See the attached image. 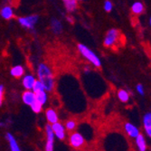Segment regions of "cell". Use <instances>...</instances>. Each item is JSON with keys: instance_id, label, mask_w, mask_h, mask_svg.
Segmentation results:
<instances>
[{"instance_id": "277c9868", "label": "cell", "mask_w": 151, "mask_h": 151, "mask_svg": "<svg viewBox=\"0 0 151 151\" xmlns=\"http://www.w3.org/2000/svg\"><path fill=\"white\" fill-rule=\"evenodd\" d=\"M39 17L37 15H31L27 17H21L18 18V23L21 26L24 28L28 29V30H33L35 29V24L38 23Z\"/></svg>"}, {"instance_id": "f546056e", "label": "cell", "mask_w": 151, "mask_h": 151, "mask_svg": "<svg viewBox=\"0 0 151 151\" xmlns=\"http://www.w3.org/2000/svg\"><path fill=\"white\" fill-rule=\"evenodd\" d=\"M77 2H79V1H83V0H76Z\"/></svg>"}, {"instance_id": "7c38bea8", "label": "cell", "mask_w": 151, "mask_h": 151, "mask_svg": "<svg viewBox=\"0 0 151 151\" xmlns=\"http://www.w3.org/2000/svg\"><path fill=\"white\" fill-rule=\"evenodd\" d=\"M124 129H125L126 133L128 134V136L130 137V138H133V139L137 138V137L140 134L139 129L137 128L135 125H133L132 123H129V122H127L124 125Z\"/></svg>"}, {"instance_id": "5bb4252c", "label": "cell", "mask_w": 151, "mask_h": 151, "mask_svg": "<svg viewBox=\"0 0 151 151\" xmlns=\"http://www.w3.org/2000/svg\"><path fill=\"white\" fill-rule=\"evenodd\" d=\"M131 12L136 16H140L145 11V6L141 1H136L131 5Z\"/></svg>"}, {"instance_id": "d6986e66", "label": "cell", "mask_w": 151, "mask_h": 151, "mask_svg": "<svg viewBox=\"0 0 151 151\" xmlns=\"http://www.w3.org/2000/svg\"><path fill=\"white\" fill-rule=\"evenodd\" d=\"M63 5L67 12L72 13L77 9V1L76 0H63Z\"/></svg>"}, {"instance_id": "52a82bcc", "label": "cell", "mask_w": 151, "mask_h": 151, "mask_svg": "<svg viewBox=\"0 0 151 151\" xmlns=\"http://www.w3.org/2000/svg\"><path fill=\"white\" fill-rule=\"evenodd\" d=\"M51 127H52V129L54 136H55L56 138H58L61 140L64 139V138H65V129L61 122L53 123V124L51 125Z\"/></svg>"}, {"instance_id": "9a60e30c", "label": "cell", "mask_w": 151, "mask_h": 151, "mask_svg": "<svg viewBox=\"0 0 151 151\" xmlns=\"http://www.w3.org/2000/svg\"><path fill=\"white\" fill-rule=\"evenodd\" d=\"M143 125L147 135L151 138V112L145 114L143 118Z\"/></svg>"}, {"instance_id": "3957f363", "label": "cell", "mask_w": 151, "mask_h": 151, "mask_svg": "<svg viewBox=\"0 0 151 151\" xmlns=\"http://www.w3.org/2000/svg\"><path fill=\"white\" fill-rule=\"evenodd\" d=\"M121 38L122 35L120 32L116 28H111L106 33L103 39V45L105 47L108 48L117 47L121 43Z\"/></svg>"}, {"instance_id": "d4e9b609", "label": "cell", "mask_w": 151, "mask_h": 151, "mask_svg": "<svg viewBox=\"0 0 151 151\" xmlns=\"http://www.w3.org/2000/svg\"><path fill=\"white\" fill-rule=\"evenodd\" d=\"M103 7H104V10L108 13L111 12V10L113 9V5H112V2L109 1V0H105L104 1V4H103Z\"/></svg>"}, {"instance_id": "ffe728a7", "label": "cell", "mask_w": 151, "mask_h": 151, "mask_svg": "<svg viewBox=\"0 0 151 151\" xmlns=\"http://www.w3.org/2000/svg\"><path fill=\"white\" fill-rule=\"evenodd\" d=\"M118 98L119 100L121 101V102H128L129 100V93L128 91L124 90V89H121V90H119L118 92Z\"/></svg>"}, {"instance_id": "8fae6325", "label": "cell", "mask_w": 151, "mask_h": 151, "mask_svg": "<svg viewBox=\"0 0 151 151\" xmlns=\"http://www.w3.org/2000/svg\"><path fill=\"white\" fill-rule=\"evenodd\" d=\"M0 16L2 17L5 20H10L14 17H15V13H14V9L11 6L6 5L4 6L1 10H0Z\"/></svg>"}, {"instance_id": "e0dca14e", "label": "cell", "mask_w": 151, "mask_h": 151, "mask_svg": "<svg viewBox=\"0 0 151 151\" xmlns=\"http://www.w3.org/2000/svg\"><path fill=\"white\" fill-rule=\"evenodd\" d=\"M135 139H136V145L139 151H147V142L143 135L139 134L137 138H135Z\"/></svg>"}, {"instance_id": "ac0fdd59", "label": "cell", "mask_w": 151, "mask_h": 151, "mask_svg": "<svg viewBox=\"0 0 151 151\" xmlns=\"http://www.w3.org/2000/svg\"><path fill=\"white\" fill-rule=\"evenodd\" d=\"M6 139L9 142L11 151H21V149H20V147H19L16 139L14 138V136L12 134H10V133L6 134Z\"/></svg>"}, {"instance_id": "7a4b0ae2", "label": "cell", "mask_w": 151, "mask_h": 151, "mask_svg": "<svg viewBox=\"0 0 151 151\" xmlns=\"http://www.w3.org/2000/svg\"><path fill=\"white\" fill-rule=\"evenodd\" d=\"M77 49L81 55L83 57L86 61H88L93 67L101 68V61L100 57L97 55V53L94 52L91 48L83 44H78Z\"/></svg>"}, {"instance_id": "9c48e42d", "label": "cell", "mask_w": 151, "mask_h": 151, "mask_svg": "<svg viewBox=\"0 0 151 151\" xmlns=\"http://www.w3.org/2000/svg\"><path fill=\"white\" fill-rule=\"evenodd\" d=\"M36 79L33 74H26L23 76L22 79V84L24 86V88L25 90H29L32 91L34 85H35V82Z\"/></svg>"}, {"instance_id": "30bf717a", "label": "cell", "mask_w": 151, "mask_h": 151, "mask_svg": "<svg viewBox=\"0 0 151 151\" xmlns=\"http://www.w3.org/2000/svg\"><path fill=\"white\" fill-rule=\"evenodd\" d=\"M22 100L23 102L28 106H31V104L33 102H35L36 101L35 98V93L33 91H29V90H26L25 91L23 92L22 95Z\"/></svg>"}, {"instance_id": "cb8c5ba5", "label": "cell", "mask_w": 151, "mask_h": 151, "mask_svg": "<svg viewBox=\"0 0 151 151\" xmlns=\"http://www.w3.org/2000/svg\"><path fill=\"white\" fill-rule=\"evenodd\" d=\"M66 129L69 130V131H73L76 129L77 127V123L74 119H69L66 121V124H65Z\"/></svg>"}, {"instance_id": "2e32d148", "label": "cell", "mask_w": 151, "mask_h": 151, "mask_svg": "<svg viewBox=\"0 0 151 151\" xmlns=\"http://www.w3.org/2000/svg\"><path fill=\"white\" fill-rule=\"evenodd\" d=\"M10 74L14 78H21L24 74V68L22 65H15L11 68Z\"/></svg>"}, {"instance_id": "603a6c76", "label": "cell", "mask_w": 151, "mask_h": 151, "mask_svg": "<svg viewBox=\"0 0 151 151\" xmlns=\"http://www.w3.org/2000/svg\"><path fill=\"white\" fill-rule=\"evenodd\" d=\"M30 107H31L32 111L35 113H40L41 111H42V109H43V105L41 104L40 102H38L37 101H35V102H33Z\"/></svg>"}, {"instance_id": "484cf974", "label": "cell", "mask_w": 151, "mask_h": 151, "mask_svg": "<svg viewBox=\"0 0 151 151\" xmlns=\"http://www.w3.org/2000/svg\"><path fill=\"white\" fill-rule=\"evenodd\" d=\"M137 91H138L139 94H140V95H144L145 90H144V87H143L142 84H138V85H137Z\"/></svg>"}, {"instance_id": "7402d4cb", "label": "cell", "mask_w": 151, "mask_h": 151, "mask_svg": "<svg viewBox=\"0 0 151 151\" xmlns=\"http://www.w3.org/2000/svg\"><path fill=\"white\" fill-rule=\"evenodd\" d=\"M32 91H33L35 93H38V92H40V91H45V87H44V85H43L42 82H41L39 80H36L35 82V85H34V87H33V89H32Z\"/></svg>"}, {"instance_id": "44dd1931", "label": "cell", "mask_w": 151, "mask_h": 151, "mask_svg": "<svg viewBox=\"0 0 151 151\" xmlns=\"http://www.w3.org/2000/svg\"><path fill=\"white\" fill-rule=\"evenodd\" d=\"M35 98H36V101L38 102H40L42 105H45L48 100L47 92L45 91H40L38 93H35Z\"/></svg>"}, {"instance_id": "4316f807", "label": "cell", "mask_w": 151, "mask_h": 151, "mask_svg": "<svg viewBox=\"0 0 151 151\" xmlns=\"http://www.w3.org/2000/svg\"><path fill=\"white\" fill-rule=\"evenodd\" d=\"M3 98H4V86L0 85V106L2 105Z\"/></svg>"}, {"instance_id": "ba28073f", "label": "cell", "mask_w": 151, "mask_h": 151, "mask_svg": "<svg viewBox=\"0 0 151 151\" xmlns=\"http://www.w3.org/2000/svg\"><path fill=\"white\" fill-rule=\"evenodd\" d=\"M50 26H51V30L52 32L54 34V35H61L63 33V25L62 24V22L55 18V17H53L50 20Z\"/></svg>"}, {"instance_id": "83f0119b", "label": "cell", "mask_w": 151, "mask_h": 151, "mask_svg": "<svg viewBox=\"0 0 151 151\" xmlns=\"http://www.w3.org/2000/svg\"><path fill=\"white\" fill-rule=\"evenodd\" d=\"M66 20H67L68 22H69L70 24H73V23H74V19H73V17H71V16L66 17Z\"/></svg>"}, {"instance_id": "8992f818", "label": "cell", "mask_w": 151, "mask_h": 151, "mask_svg": "<svg viewBox=\"0 0 151 151\" xmlns=\"http://www.w3.org/2000/svg\"><path fill=\"white\" fill-rule=\"evenodd\" d=\"M45 132H46V144L45 150V151H53V143H54V134L52 132L51 125H46L45 127Z\"/></svg>"}, {"instance_id": "6da1fadb", "label": "cell", "mask_w": 151, "mask_h": 151, "mask_svg": "<svg viewBox=\"0 0 151 151\" xmlns=\"http://www.w3.org/2000/svg\"><path fill=\"white\" fill-rule=\"evenodd\" d=\"M37 77L43 83L46 92H52L55 89V79H54L53 72L47 63H41L38 64Z\"/></svg>"}, {"instance_id": "4fadbf2b", "label": "cell", "mask_w": 151, "mask_h": 151, "mask_svg": "<svg viewBox=\"0 0 151 151\" xmlns=\"http://www.w3.org/2000/svg\"><path fill=\"white\" fill-rule=\"evenodd\" d=\"M45 117L49 123L53 124V123L58 122V114L55 111V109L52 108H49L45 111Z\"/></svg>"}, {"instance_id": "f1b7e54d", "label": "cell", "mask_w": 151, "mask_h": 151, "mask_svg": "<svg viewBox=\"0 0 151 151\" xmlns=\"http://www.w3.org/2000/svg\"><path fill=\"white\" fill-rule=\"evenodd\" d=\"M149 25H150V27H151V17H150V18H149Z\"/></svg>"}, {"instance_id": "5b68a950", "label": "cell", "mask_w": 151, "mask_h": 151, "mask_svg": "<svg viewBox=\"0 0 151 151\" xmlns=\"http://www.w3.org/2000/svg\"><path fill=\"white\" fill-rule=\"evenodd\" d=\"M69 143L71 147L76 149H81L85 146V139L83 135L80 132H73L70 135L69 138Z\"/></svg>"}]
</instances>
